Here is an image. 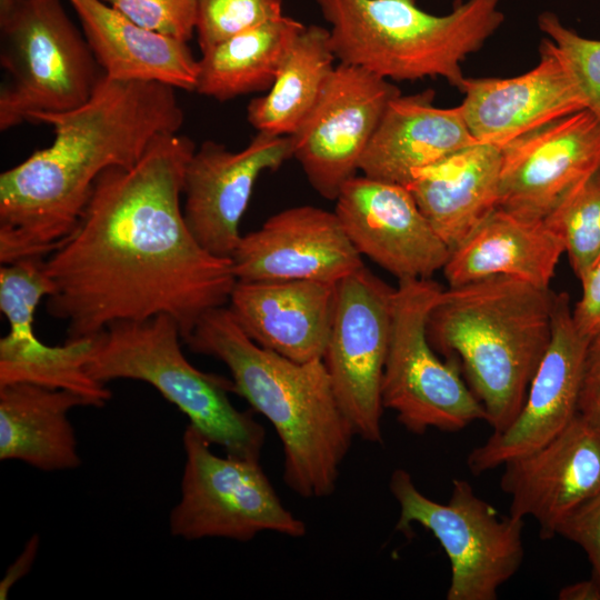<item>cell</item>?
<instances>
[{"label":"cell","mask_w":600,"mask_h":600,"mask_svg":"<svg viewBox=\"0 0 600 600\" xmlns=\"http://www.w3.org/2000/svg\"><path fill=\"white\" fill-rule=\"evenodd\" d=\"M40 539L38 534H33L24 544L21 553L8 567L0 582V599L6 600L8 594L21 578H23L32 568V564L38 554Z\"/></svg>","instance_id":"obj_36"},{"label":"cell","mask_w":600,"mask_h":600,"mask_svg":"<svg viewBox=\"0 0 600 600\" xmlns=\"http://www.w3.org/2000/svg\"><path fill=\"white\" fill-rule=\"evenodd\" d=\"M581 297L572 309L576 328L586 337L600 333V258L580 280Z\"/></svg>","instance_id":"obj_34"},{"label":"cell","mask_w":600,"mask_h":600,"mask_svg":"<svg viewBox=\"0 0 600 600\" xmlns=\"http://www.w3.org/2000/svg\"><path fill=\"white\" fill-rule=\"evenodd\" d=\"M152 31L188 42L196 32L198 0H102Z\"/></svg>","instance_id":"obj_32"},{"label":"cell","mask_w":600,"mask_h":600,"mask_svg":"<svg viewBox=\"0 0 600 600\" xmlns=\"http://www.w3.org/2000/svg\"><path fill=\"white\" fill-rule=\"evenodd\" d=\"M540 60L512 78H466L459 106L479 143L502 147L556 119L586 109L583 99L553 42L540 44Z\"/></svg>","instance_id":"obj_20"},{"label":"cell","mask_w":600,"mask_h":600,"mask_svg":"<svg viewBox=\"0 0 600 600\" xmlns=\"http://www.w3.org/2000/svg\"><path fill=\"white\" fill-rule=\"evenodd\" d=\"M304 27L282 16L201 52L194 91L219 101L268 91L284 56Z\"/></svg>","instance_id":"obj_27"},{"label":"cell","mask_w":600,"mask_h":600,"mask_svg":"<svg viewBox=\"0 0 600 600\" xmlns=\"http://www.w3.org/2000/svg\"><path fill=\"white\" fill-rule=\"evenodd\" d=\"M337 60L329 29L311 24L298 34L272 86L247 107V120L258 131L291 136L319 100Z\"/></svg>","instance_id":"obj_28"},{"label":"cell","mask_w":600,"mask_h":600,"mask_svg":"<svg viewBox=\"0 0 600 600\" xmlns=\"http://www.w3.org/2000/svg\"><path fill=\"white\" fill-rule=\"evenodd\" d=\"M600 167V120L588 109L556 119L501 147L498 208L543 220Z\"/></svg>","instance_id":"obj_14"},{"label":"cell","mask_w":600,"mask_h":600,"mask_svg":"<svg viewBox=\"0 0 600 600\" xmlns=\"http://www.w3.org/2000/svg\"><path fill=\"white\" fill-rule=\"evenodd\" d=\"M106 77L194 91L199 60L187 42L133 22L102 0H67Z\"/></svg>","instance_id":"obj_23"},{"label":"cell","mask_w":600,"mask_h":600,"mask_svg":"<svg viewBox=\"0 0 600 600\" xmlns=\"http://www.w3.org/2000/svg\"><path fill=\"white\" fill-rule=\"evenodd\" d=\"M557 536L578 544L588 556L600 583V492L577 508L558 528Z\"/></svg>","instance_id":"obj_33"},{"label":"cell","mask_w":600,"mask_h":600,"mask_svg":"<svg viewBox=\"0 0 600 600\" xmlns=\"http://www.w3.org/2000/svg\"><path fill=\"white\" fill-rule=\"evenodd\" d=\"M282 0H198L196 33L201 52L282 17Z\"/></svg>","instance_id":"obj_31"},{"label":"cell","mask_w":600,"mask_h":600,"mask_svg":"<svg viewBox=\"0 0 600 600\" xmlns=\"http://www.w3.org/2000/svg\"><path fill=\"white\" fill-rule=\"evenodd\" d=\"M538 26L553 42L583 99L586 109L600 120V40L580 36L550 11L539 14Z\"/></svg>","instance_id":"obj_30"},{"label":"cell","mask_w":600,"mask_h":600,"mask_svg":"<svg viewBox=\"0 0 600 600\" xmlns=\"http://www.w3.org/2000/svg\"><path fill=\"white\" fill-rule=\"evenodd\" d=\"M578 413L600 426V333L591 338L587 349Z\"/></svg>","instance_id":"obj_35"},{"label":"cell","mask_w":600,"mask_h":600,"mask_svg":"<svg viewBox=\"0 0 600 600\" xmlns=\"http://www.w3.org/2000/svg\"><path fill=\"white\" fill-rule=\"evenodd\" d=\"M186 343L223 362L233 392L272 424L283 449L286 484L304 499L333 493L356 434L323 361L297 362L259 346L226 306L207 312Z\"/></svg>","instance_id":"obj_3"},{"label":"cell","mask_w":600,"mask_h":600,"mask_svg":"<svg viewBox=\"0 0 600 600\" xmlns=\"http://www.w3.org/2000/svg\"><path fill=\"white\" fill-rule=\"evenodd\" d=\"M500 478L509 513L532 517L549 540L581 504L600 492V426L579 413L556 437L507 461Z\"/></svg>","instance_id":"obj_18"},{"label":"cell","mask_w":600,"mask_h":600,"mask_svg":"<svg viewBox=\"0 0 600 600\" xmlns=\"http://www.w3.org/2000/svg\"><path fill=\"white\" fill-rule=\"evenodd\" d=\"M341 63L397 81L444 78L461 90V62L503 23L499 0H466L436 16L417 0H316Z\"/></svg>","instance_id":"obj_5"},{"label":"cell","mask_w":600,"mask_h":600,"mask_svg":"<svg viewBox=\"0 0 600 600\" xmlns=\"http://www.w3.org/2000/svg\"><path fill=\"white\" fill-rule=\"evenodd\" d=\"M433 90L396 97L360 162L362 174L407 186L412 172L478 143L460 108L433 104Z\"/></svg>","instance_id":"obj_22"},{"label":"cell","mask_w":600,"mask_h":600,"mask_svg":"<svg viewBox=\"0 0 600 600\" xmlns=\"http://www.w3.org/2000/svg\"><path fill=\"white\" fill-rule=\"evenodd\" d=\"M180 338L178 323L167 314L112 322L94 337L87 370L103 383L131 379L151 384L209 443L220 446L228 456L259 460L263 427L232 404V380L203 372L188 361Z\"/></svg>","instance_id":"obj_6"},{"label":"cell","mask_w":600,"mask_h":600,"mask_svg":"<svg viewBox=\"0 0 600 600\" xmlns=\"http://www.w3.org/2000/svg\"><path fill=\"white\" fill-rule=\"evenodd\" d=\"M389 488L400 507L396 529L408 534L417 523L446 552L451 569L447 600H497L501 586L523 562V519L499 513L464 479L452 480L447 503L426 497L400 468Z\"/></svg>","instance_id":"obj_9"},{"label":"cell","mask_w":600,"mask_h":600,"mask_svg":"<svg viewBox=\"0 0 600 600\" xmlns=\"http://www.w3.org/2000/svg\"><path fill=\"white\" fill-rule=\"evenodd\" d=\"M237 281L312 280L338 283L363 268L336 212L298 206L241 236L231 256Z\"/></svg>","instance_id":"obj_19"},{"label":"cell","mask_w":600,"mask_h":600,"mask_svg":"<svg viewBox=\"0 0 600 600\" xmlns=\"http://www.w3.org/2000/svg\"><path fill=\"white\" fill-rule=\"evenodd\" d=\"M292 158L290 136L257 132L242 150L207 140L187 163L183 181L184 220L210 253L231 258L241 234L239 226L257 179Z\"/></svg>","instance_id":"obj_17"},{"label":"cell","mask_w":600,"mask_h":600,"mask_svg":"<svg viewBox=\"0 0 600 600\" xmlns=\"http://www.w3.org/2000/svg\"><path fill=\"white\" fill-rule=\"evenodd\" d=\"M184 121L173 87L103 77L69 111L37 114L54 139L0 174V262L51 254L71 234L98 177L134 164L158 137Z\"/></svg>","instance_id":"obj_2"},{"label":"cell","mask_w":600,"mask_h":600,"mask_svg":"<svg viewBox=\"0 0 600 600\" xmlns=\"http://www.w3.org/2000/svg\"><path fill=\"white\" fill-rule=\"evenodd\" d=\"M560 600H600V583L593 578L581 580L560 589Z\"/></svg>","instance_id":"obj_37"},{"label":"cell","mask_w":600,"mask_h":600,"mask_svg":"<svg viewBox=\"0 0 600 600\" xmlns=\"http://www.w3.org/2000/svg\"><path fill=\"white\" fill-rule=\"evenodd\" d=\"M556 294L498 274L449 287L429 313L430 343L459 362L493 432L509 428L523 406L551 339Z\"/></svg>","instance_id":"obj_4"},{"label":"cell","mask_w":600,"mask_h":600,"mask_svg":"<svg viewBox=\"0 0 600 600\" xmlns=\"http://www.w3.org/2000/svg\"><path fill=\"white\" fill-rule=\"evenodd\" d=\"M400 90L363 68L339 62L316 106L291 134L292 158L311 187L336 200L360 171L387 107Z\"/></svg>","instance_id":"obj_12"},{"label":"cell","mask_w":600,"mask_h":600,"mask_svg":"<svg viewBox=\"0 0 600 600\" xmlns=\"http://www.w3.org/2000/svg\"><path fill=\"white\" fill-rule=\"evenodd\" d=\"M26 0H0V24L7 22Z\"/></svg>","instance_id":"obj_38"},{"label":"cell","mask_w":600,"mask_h":600,"mask_svg":"<svg viewBox=\"0 0 600 600\" xmlns=\"http://www.w3.org/2000/svg\"><path fill=\"white\" fill-rule=\"evenodd\" d=\"M393 292L394 288L366 267L340 280L322 358L354 434L379 444L383 442L382 379Z\"/></svg>","instance_id":"obj_11"},{"label":"cell","mask_w":600,"mask_h":600,"mask_svg":"<svg viewBox=\"0 0 600 600\" xmlns=\"http://www.w3.org/2000/svg\"><path fill=\"white\" fill-rule=\"evenodd\" d=\"M88 406L67 390L30 383L0 387V459L49 472L78 468L81 458L68 413Z\"/></svg>","instance_id":"obj_26"},{"label":"cell","mask_w":600,"mask_h":600,"mask_svg":"<svg viewBox=\"0 0 600 600\" xmlns=\"http://www.w3.org/2000/svg\"><path fill=\"white\" fill-rule=\"evenodd\" d=\"M562 239L579 281L600 258V167L569 191L543 219Z\"/></svg>","instance_id":"obj_29"},{"label":"cell","mask_w":600,"mask_h":600,"mask_svg":"<svg viewBox=\"0 0 600 600\" xmlns=\"http://www.w3.org/2000/svg\"><path fill=\"white\" fill-rule=\"evenodd\" d=\"M564 243L544 220H529L497 208L451 251L442 271L449 287L506 274L550 289Z\"/></svg>","instance_id":"obj_25"},{"label":"cell","mask_w":600,"mask_h":600,"mask_svg":"<svg viewBox=\"0 0 600 600\" xmlns=\"http://www.w3.org/2000/svg\"><path fill=\"white\" fill-rule=\"evenodd\" d=\"M194 150L187 136L162 134L134 164L98 177L77 227L44 262L53 284L46 309L66 322V340L167 314L186 341L207 312L229 303L231 259L201 247L180 202Z\"/></svg>","instance_id":"obj_1"},{"label":"cell","mask_w":600,"mask_h":600,"mask_svg":"<svg viewBox=\"0 0 600 600\" xmlns=\"http://www.w3.org/2000/svg\"><path fill=\"white\" fill-rule=\"evenodd\" d=\"M182 443L186 462L180 499L169 517L172 536L247 542L262 531L306 534V523L283 506L259 460L216 456L191 424Z\"/></svg>","instance_id":"obj_10"},{"label":"cell","mask_w":600,"mask_h":600,"mask_svg":"<svg viewBox=\"0 0 600 600\" xmlns=\"http://www.w3.org/2000/svg\"><path fill=\"white\" fill-rule=\"evenodd\" d=\"M336 286L312 280L237 281L229 309L259 346L297 362L322 360Z\"/></svg>","instance_id":"obj_21"},{"label":"cell","mask_w":600,"mask_h":600,"mask_svg":"<svg viewBox=\"0 0 600 600\" xmlns=\"http://www.w3.org/2000/svg\"><path fill=\"white\" fill-rule=\"evenodd\" d=\"M0 29L1 131L78 108L104 77L61 0H26Z\"/></svg>","instance_id":"obj_7"},{"label":"cell","mask_w":600,"mask_h":600,"mask_svg":"<svg viewBox=\"0 0 600 600\" xmlns=\"http://www.w3.org/2000/svg\"><path fill=\"white\" fill-rule=\"evenodd\" d=\"M334 201V212L357 251L398 281L431 278L447 263L450 249L406 186L356 176Z\"/></svg>","instance_id":"obj_16"},{"label":"cell","mask_w":600,"mask_h":600,"mask_svg":"<svg viewBox=\"0 0 600 600\" xmlns=\"http://www.w3.org/2000/svg\"><path fill=\"white\" fill-rule=\"evenodd\" d=\"M590 338L572 319L570 298L556 294L549 346L532 377L516 420L492 434L467 457L474 476L529 453L561 432L578 414L583 364Z\"/></svg>","instance_id":"obj_15"},{"label":"cell","mask_w":600,"mask_h":600,"mask_svg":"<svg viewBox=\"0 0 600 600\" xmlns=\"http://www.w3.org/2000/svg\"><path fill=\"white\" fill-rule=\"evenodd\" d=\"M444 289L431 278L399 280L382 379V404L413 434L457 432L487 420L456 359L441 360L427 334L428 317Z\"/></svg>","instance_id":"obj_8"},{"label":"cell","mask_w":600,"mask_h":600,"mask_svg":"<svg viewBox=\"0 0 600 600\" xmlns=\"http://www.w3.org/2000/svg\"><path fill=\"white\" fill-rule=\"evenodd\" d=\"M44 262L42 257H31L1 264L0 309L10 330L0 339V387L30 383L67 390L89 407H104L112 393L87 370L94 337L49 346L34 333L36 309L53 292Z\"/></svg>","instance_id":"obj_13"},{"label":"cell","mask_w":600,"mask_h":600,"mask_svg":"<svg viewBox=\"0 0 600 600\" xmlns=\"http://www.w3.org/2000/svg\"><path fill=\"white\" fill-rule=\"evenodd\" d=\"M501 147L474 143L412 172L406 186L450 251L498 208Z\"/></svg>","instance_id":"obj_24"}]
</instances>
